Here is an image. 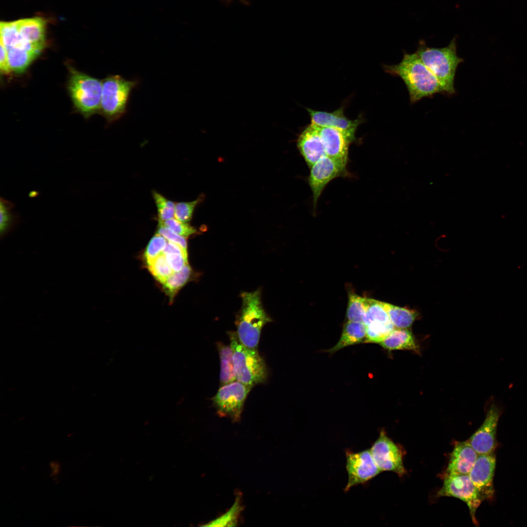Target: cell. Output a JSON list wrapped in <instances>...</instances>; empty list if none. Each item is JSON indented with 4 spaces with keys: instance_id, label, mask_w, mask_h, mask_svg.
Segmentation results:
<instances>
[{
    "instance_id": "6da1fadb",
    "label": "cell",
    "mask_w": 527,
    "mask_h": 527,
    "mask_svg": "<svg viewBox=\"0 0 527 527\" xmlns=\"http://www.w3.org/2000/svg\"><path fill=\"white\" fill-rule=\"evenodd\" d=\"M385 71L400 78L408 92L411 104L438 93L443 94L438 80L424 64L416 52L405 53L401 61L396 64L384 65Z\"/></svg>"
},
{
    "instance_id": "7a4b0ae2",
    "label": "cell",
    "mask_w": 527,
    "mask_h": 527,
    "mask_svg": "<svg viewBox=\"0 0 527 527\" xmlns=\"http://www.w3.org/2000/svg\"><path fill=\"white\" fill-rule=\"evenodd\" d=\"M456 37L445 47L428 46L424 40L419 42L416 54L440 83L443 94L453 95L456 93L454 80L458 65L464 61L457 53Z\"/></svg>"
},
{
    "instance_id": "3957f363",
    "label": "cell",
    "mask_w": 527,
    "mask_h": 527,
    "mask_svg": "<svg viewBox=\"0 0 527 527\" xmlns=\"http://www.w3.org/2000/svg\"><path fill=\"white\" fill-rule=\"evenodd\" d=\"M261 289L241 294V308L236 316L235 333L239 341L251 348H257L263 327L272 320L264 309Z\"/></svg>"
},
{
    "instance_id": "277c9868",
    "label": "cell",
    "mask_w": 527,
    "mask_h": 527,
    "mask_svg": "<svg viewBox=\"0 0 527 527\" xmlns=\"http://www.w3.org/2000/svg\"><path fill=\"white\" fill-rule=\"evenodd\" d=\"M228 336L237 381L251 387L264 383L268 376L267 368L257 348L244 345L234 331L229 332Z\"/></svg>"
},
{
    "instance_id": "5b68a950",
    "label": "cell",
    "mask_w": 527,
    "mask_h": 527,
    "mask_svg": "<svg viewBox=\"0 0 527 527\" xmlns=\"http://www.w3.org/2000/svg\"><path fill=\"white\" fill-rule=\"evenodd\" d=\"M67 88L75 107L84 117L100 112L102 80L70 68Z\"/></svg>"
},
{
    "instance_id": "8992f818",
    "label": "cell",
    "mask_w": 527,
    "mask_h": 527,
    "mask_svg": "<svg viewBox=\"0 0 527 527\" xmlns=\"http://www.w3.org/2000/svg\"><path fill=\"white\" fill-rule=\"evenodd\" d=\"M100 112L109 123L121 119L127 112L131 93L138 84L120 75H109L102 80Z\"/></svg>"
},
{
    "instance_id": "52a82bcc",
    "label": "cell",
    "mask_w": 527,
    "mask_h": 527,
    "mask_svg": "<svg viewBox=\"0 0 527 527\" xmlns=\"http://www.w3.org/2000/svg\"><path fill=\"white\" fill-rule=\"evenodd\" d=\"M252 387L237 380L222 385L212 399L218 415L238 422Z\"/></svg>"
},
{
    "instance_id": "ba28073f",
    "label": "cell",
    "mask_w": 527,
    "mask_h": 527,
    "mask_svg": "<svg viewBox=\"0 0 527 527\" xmlns=\"http://www.w3.org/2000/svg\"><path fill=\"white\" fill-rule=\"evenodd\" d=\"M437 496L452 497L463 501L468 507L473 523L478 524L476 512L483 500L468 475H445Z\"/></svg>"
},
{
    "instance_id": "9c48e42d",
    "label": "cell",
    "mask_w": 527,
    "mask_h": 527,
    "mask_svg": "<svg viewBox=\"0 0 527 527\" xmlns=\"http://www.w3.org/2000/svg\"><path fill=\"white\" fill-rule=\"evenodd\" d=\"M345 456L348 481L345 491L366 483L382 472L376 464L370 449L358 452L346 450Z\"/></svg>"
},
{
    "instance_id": "30bf717a",
    "label": "cell",
    "mask_w": 527,
    "mask_h": 527,
    "mask_svg": "<svg viewBox=\"0 0 527 527\" xmlns=\"http://www.w3.org/2000/svg\"><path fill=\"white\" fill-rule=\"evenodd\" d=\"M370 450L376 464L382 471H392L399 476L405 474L402 450L384 430L380 432Z\"/></svg>"
},
{
    "instance_id": "8fae6325",
    "label": "cell",
    "mask_w": 527,
    "mask_h": 527,
    "mask_svg": "<svg viewBox=\"0 0 527 527\" xmlns=\"http://www.w3.org/2000/svg\"><path fill=\"white\" fill-rule=\"evenodd\" d=\"M501 414L499 407L492 403L483 423L467 440L478 455L493 453L496 445V431Z\"/></svg>"
},
{
    "instance_id": "7c38bea8",
    "label": "cell",
    "mask_w": 527,
    "mask_h": 527,
    "mask_svg": "<svg viewBox=\"0 0 527 527\" xmlns=\"http://www.w3.org/2000/svg\"><path fill=\"white\" fill-rule=\"evenodd\" d=\"M308 181L312 193L314 207L326 185L334 179L345 172L343 167L331 158L325 156L310 168Z\"/></svg>"
},
{
    "instance_id": "4fadbf2b",
    "label": "cell",
    "mask_w": 527,
    "mask_h": 527,
    "mask_svg": "<svg viewBox=\"0 0 527 527\" xmlns=\"http://www.w3.org/2000/svg\"><path fill=\"white\" fill-rule=\"evenodd\" d=\"M496 459L493 453L479 454L468 474L483 500H491L494 495L493 477Z\"/></svg>"
},
{
    "instance_id": "5bb4252c",
    "label": "cell",
    "mask_w": 527,
    "mask_h": 527,
    "mask_svg": "<svg viewBox=\"0 0 527 527\" xmlns=\"http://www.w3.org/2000/svg\"><path fill=\"white\" fill-rule=\"evenodd\" d=\"M306 110L310 116V124L318 127L338 129L345 133L352 142L355 140L356 130L363 121L360 117L355 120L348 119L344 114L343 106L330 112L309 108H306Z\"/></svg>"
},
{
    "instance_id": "9a60e30c",
    "label": "cell",
    "mask_w": 527,
    "mask_h": 527,
    "mask_svg": "<svg viewBox=\"0 0 527 527\" xmlns=\"http://www.w3.org/2000/svg\"><path fill=\"white\" fill-rule=\"evenodd\" d=\"M318 129L326 156L346 168L351 141L338 129L329 127H318Z\"/></svg>"
},
{
    "instance_id": "2e32d148",
    "label": "cell",
    "mask_w": 527,
    "mask_h": 527,
    "mask_svg": "<svg viewBox=\"0 0 527 527\" xmlns=\"http://www.w3.org/2000/svg\"><path fill=\"white\" fill-rule=\"evenodd\" d=\"M297 146L309 168L326 156L318 127L311 124L300 133Z\"/></svg>"
},
{
    "instance_id": "e0dca14e",
    "label": "cell",
    "mask_w": 527,
    "mask_h": 527,
    "mask_svg": "<svg viewBox=\"0 0 527 527\" xmlns=\"http://www.w3.org/2000/svg\"><path fill=\"white\" fill-rule=\"evenodd\" d=\"M478 456L467 440L457 442L450 454L445 475H468Z\"/></svg>"
},
{
    "instance_id": "ac0fdd59",
    "label": "cell",
    "mask_w": 527,
    "mask_h": 527,
    "mask_svg": "<svg viewBox=\"0 0 527 527\" xmlns=\"http://www.w3.org/2000/svg\"><path fill=\"white\" fill-rule=\"evenodd\" d=\"M17 29L26 41L44 47L46 21L39 17L19 20L15 21Z\"/></svg>"
},
{
    "instance_id": "d6986e66",
    "label": "cell",
    "mask_w": 527,
    "mask_h": 527,
    "mask_svg": "<svg viewBox=\"0 0 527 527\" xmlns=\"http://www.w3.org/2000/svg\"><path fill=\"white\" fill-rule=\"evenodd\" d=\"M384 348L393 350H409L419 352L411 331L408 328H394L382 342L379 343Z\"/></svg>"
},
{
    "instance_id": "ffe728a7",
    "label": "cell",
    "mask_w": 527,
    "mask_h": 527,
    "mask_svg": "<svg viewBox=\"0 0 527 527\" xmlns=\"http://www.w3.org/2000/svg\"><path fill=\"white\" fill-rule=\"evenodd\" d=\"M0 41L6 49L20 47L28 51L41 53L43 48L25 41L20 34L15 21L1 22L0 24Z\"/></svg>"
},
{
    "instance_id": "44dd1931",
    "label": "cell",
    "mask_w": 527,
    "mask_h": 527,
    "mask_svg": "<svg viewBox=\"0 0 527 527\" xmlns=\"http://www.w3.org/2000/svg\"><path fill=\"white\" fill-rule=\"evenodd\" d=\"M366 337V326L362 322L348 321L343 327L338 342L327 352L333 353L346 346L364 343Z\"/></svg>"
},
{
    "instance_id": "7402d4cb",
    "label": "cell",
    "mask_w": 527,
    "mask_h": 527,
    "mask_svg": "<svg viewBox=\"0 0 527 527\" xmlns=\"http://www.w3.org/2000/svg\"><path fill=\"white\" fill-rule=\"evenodd\" d=\"M381 304L395 328H408L418 318V313L414 310L383 302Z\"/></svg>"
},
{
    "instance_id": "603a6c76",
    "label": "cell",
    "mask_w": 527,
    "mask_h": 527,
    "mask_svg": "<svg viewBox=\"0 0 527 527\" xmlns=\"http://www.w3.org/2000/svg\"><path fill=\"white\" fill-rule=\"evenodd\" d=\"M15 204L4 198L0 200V238H4L21 222L20 216L13 211Z\"/></svg>"
},
{
    "instance_id": "cb8c5ba5",
    "label": "cell",
    "mask_w": 527,
    "mask_h": 527,
    "mask_svg": "<svg viewBox=\"0 0 527 527\" xmlns=\"http://www.w3.org/2000/svg\"><path fill=\"white\" fill-rule=\"evenodd\" d=\"M7 50L9 67L11 72L16 73L24 72L40 54L20 47H12Z\"/></svg>"
},
{
    "instance_id": "d4e9b609",
    "label": "cell",
    "mask_w": 527,
    "mask_h": 527,
    "mask_svg": "<svg viewBox=\"0 0 527 527\" xmlns=\"http://www.w3.org/2000/svg\"><path fill=\"white\" fill-rule=\"evenodd\" d=\"M219 351L221 370L220 380L222 385L237 380L233 357V351L230 345L221 343L217 344Z\"/></svg>"
},
{
    "instance_id": "484cf974",
    "label": "cell",
    "mask_w": 527,
    "mask_h": 527,
    "mask_svg": "<svg viewBox=\"0 0 527 527\" xmlns=\"http://www.w3.org/2000/svg\"><path fill=\"white\" fill-rule=\"evenodd\" d=\"M372 321L391 322L381 301L365 298V311L363 323L366 326Z\"/></svg>"
},
{
    "instance_id": "4316f807",
    "label": "cell",
    "mask_w": 527,
    "mask_h": 527,
    "mask_svg": "<svg viewBox=\"0 0 527 527\" xmlns=\"http://www.w3.org/2000/svg\"><path fill=\"white\" fill-rule=\"evenodd\" d=\"M191 272V268L187 264L180 271L174 272L163 284L165 292L171 299L186 283L190 278Z\"/></svg>"
},
{
    "instance_id": "83f0119b",
    "label": "cell",
    "mask_w": 527,
    "mask_h": 527,
    "mask_svg": "<svg viewBox=\"0 0 527 527\" xmlns=\"http://www.w3.org/2000/svg\"><path fill=\"white\" fill-rule=\"evenodd\" d=\"M394 328L391 322L372 321L366 326V337L364 343L379 344Z\"/></svg>"
},
{
    "instance_id": "f1b7e54d",
    "label": "cell",
    "mask_w": 527,
    "mask_h": 527,
    "mask_svg": "<svg viewBox=\"0 0 527 527\" xmlns=\"http://www.w3.org/2000/svg\"><path fill=\"white\" fill-rule=\"evenodd\" d=\"M242 510L240 498L238 497L233 506L225 513L218 518L210 521L203 526L205 527H232L237 525L239 516Z\"/></svg>"
},
{
    "instance_id": "f546056e",
    "label": "cell",
    "mask_w": 527,
    "mask_h": 527,
    "mask_svg": "<svg viewBox=\"0 0 527 527\" xmlns=\"http://www.w3.org/2000/svg\"><path fill=\"white\" fill-rule=\"evenodd\" d=\"M365 311V298L356 294L349 295L346 311L348 321L362 322Z\"/></svg>"
},
{
    "instance_id": "4dcf8cb0",
    "label": "cell",
    "mask_w": 527,
    "mask_h": 527,
    "mask_svg": "<svg viewBox=\"0 0 527 527\" xmlns=\"http://www.w3.org/2000/svg\"><path fill=\"white\" fill-rule=\"evenodd\" d=\"M147 264L149 270L153 276L162 284L174 272L163 253Z\"/></svg>"
},
{
    "instance_id": "1f68e13d",
    "label": "cell",
    "mask_w": 527,
    "mask_h": 527,
    "mask_svg": "<svg viewBox=\"0 0 527 527\" xmlns=\"http://www.w3.org/2000/svg\"><path fill=\"white\" fill-rule=\"evenodd\" d=\"M152 197L157 209L158 221L163 222L174 217L175 203L156 191H152Z\"/></svg>"
},
{
    "instance_id": "d6a6232c",
    "label": "cell",
    "mask_w": 527,
    "mask_h": 527,
    "mask_svg": "<svg viewBox=\"0 0 527 527\" xmlns=\"http://www.w3.org/2000/svg\"><path fill=\"white\" fill-rule=\"evenodd\" d=\"M203 199V195H202L193 201L175 203L174 218L182 222H188L190 221L192 218L195 208L202 202Z\"/></svg>"
},
{
    "instance_id": "836d02e7",
    "label": "cell",
    "mask_w": 527,
    "mask_h": 527,
    "mask_svg": "<svg viewBox=\"0 0 527 527\" xmlns=\"http://www.w3.org/2000/svg\"><path fill=\"white\" fill-rule=\"evenodd\" d=\"M167 242L165 238L158 233L151 239L144 252L147 264L162 253Z\"/></svg>"
},
{
    "instance_id": "e575fe53",
    "label": "cell",
    "mask_w": 527,
    "mask_h": 527,
    "mask_svg": "<svg viewBox=\"0 0 527 527\" xmlns=\"http://www.w3.org/2000/svg\"><path fill=\"white\" fill-rule=\"evenodd\" d=\"M160 223L168 227L175 233L187 238L192 235L198 233V230L188 222L179 221L176 218H171Z\"/></svg>"
},
{
    "instance_id": "d590c367",
    "label": "cell",
    "mask_w": 527,
    "mask_h": 527,
    "mask_svg": "<svg viewBox=\"0 0 527 527\" xmlns=\"http://www.w3.org/2000/svg\"><path fill=\"white\" fill-rule=\"evenodd\" d=\"M163 254L174 272L180 271L188 264L187 253L171 252Z\"/></svg>"
},
{
    "instance_id": "8d00e7d4",
    "label": "cell",
    "mask_w": 527,
    "mask_h": 527,
    "mask_svg": "<svg viewBox=\"0 0 527 527\" xmlns=\"http://www.w3.org/2000/svg\"><path fill=\"white\" fill-rule=\"evenodd\" d=\"M157 233L165 238L168 241L177 243L187 250V241L185 237L182 236L165 226L158 223Z\"/></svg>"
},
{
    "instance_id": "74e56055",
    "label": "cell",
    "mask_w": 527,
    "mask_h": 527,
    "mask_svg": "<svg viewBox=\"0 0 527 527\" xmlns=\"http://www.w3.org/2000/svg\"><path fill=\"white\" fill-rule=\"evenodd\" d=\"M0 68L1 72L4 74H8L11 72L8 63L7 50L1 41H0Z\"/></svg>"
},
{
    "instance_id": "f35d334b",
    "label": "cell",
    "mask_w": 527,
    "mask_h": 527,
    "mask_svg": "<svg viewBox=\"0 0 527 527\" xmlns=\"http://www.w3.org/2000/svg\"><path fill=\"white\" fill-rule=\"evenodd\" d=\"M50 466L52 469L53 473L54 474H56L58 473L59 470V465L58 464L55 462H51Z\"/></svg>"
},
{
    "instance_id": "ab89813d",
    "label": "cell",
    "mask_w": 527,
    "mask_h": 527,
    "mask_svg": "<svg viewBox=\"0 0 527 527\" xmlns=\"http://www.w3.org/2000/svg\"><path fill=\"white\" fill-rule=\"evenodd\" d=\"M222 0L226 4H229L233 0ZM239 0L243 4H244L247 5V4H248V3H249L247 0Z\"/></svg>"
}]
</instances>
